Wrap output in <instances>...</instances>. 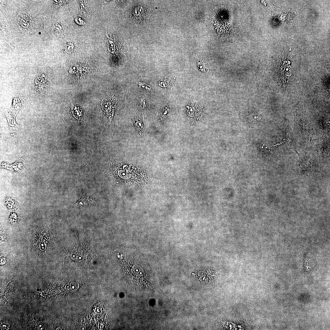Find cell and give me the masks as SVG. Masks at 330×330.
I'll use <instances>...</instances> for the list:
<instances>
[{
  "mask_svg": "<svg viewBox=\"0 0 330 330\" xmlns=\"http://www.w3.org/2000/svg\"><path fill=\"white\" fill-rule=\"evenodd\" d=\"M79 287V284L77 282L69 283L65 286V289L69 292H73L77 290Z\"/></svg>",
  "mask_w": 330,
  "mask_h": 330,
  "instance_id": "obj_2",
  "label": "cell"
},
{
  "mask_svg": "<svg viewBox=\"0 0 330 330\" xmlns=\"http://www.w3.org/2000/svg\"><path fill=\"white\" fill-rule=\"evenodd\" d=\"M50 75L42 72L35 76L31 87L33 94L36 97L41 98L48 95L52 86Z\"/></svg>",
  "mask_w": 330,
  "mask_h": 330,
  "instance_id": "obj_1",
  "label": "cell"
},
{
  "mask_svg": "<svg viewBox=\"0 0 330 330\" xmlns=\"http://www.w3.org/2000/svg\"><path fill=\"white\" fill-rule=\"evenodd\" d=\"M74 45L73 43H69L67 44L65 47V52L68 53H71L73 51Z\"/></svg>",
  "mask_w": 330,
  "mask_h": 330,
  "instance_id": "obj_3",
  "label": "cell"
},
{
  "mask_svg": "<svg viewBox=\"0 0 330 330\" xmlns=\"http://www.w3.org/2000/svg\"><path fill=\"white\" fill-rule=\"evenodd\" d=\"M75 21L77 24H79V25H83V24H84V21H83V20L81 19V18H76V19H75Z\"/></svg>",
  "mask_w": 330,
  "mask_h": 330,
  "instance_id": "obj_4",
  "label": "cell"
},
{
  "mask_svg": "<svg viewBox=\"0 0 330 330\" xmlns=\"http://www.w3.org/2000/svg\"><path fill=\"white\" fill-rule=\"evenodd\" d=\"M2 327H3V328L4 329L8 330V329H9V325H8V324L7 323L3 324L2 325Z\"/></svg>",
  "mask_w": 330,
  "mask_h": 330,
  "instance_id": "obj_5",
  "label": "cell"
}]
</instances>
